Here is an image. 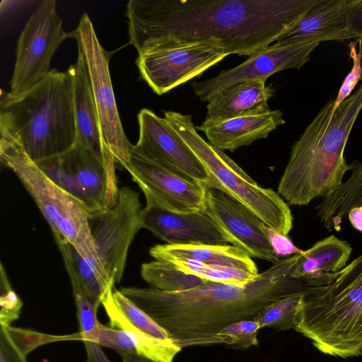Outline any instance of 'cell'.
<instances>
[{"label": "cell", "instance_id": "obj_1", "mask_svg": "<svg viewBox=\"0 0 362 362\" xmlns=\"http://www.w3.org/2000/svg\"><path fill=\"white\" fill-rule=\"evenodd\" d=\"M318 0H130L129 43L139 52L160 40L221 41L229 54L250 56L293 28Z\"/></svg>", "mask_w": 362, "mask_h": 362}, {"label": "cell", "instance_id": "obj_2", "mask_svg": "<svg viewBox=\"0 0 362 362\" xmlns=\"http://www.w3.org/2000/svg\"><path fill=\"white\" fill-rule=\"evenodd\" d=\"M295 255L280 259L245 284L206 281L177 293L151 287L119 291L148 314L181 349L214 344L226 326L254 320L267 305L293 295L308 293L317 284L293 276Z\"/></svg>", "mask_w": 362, "mask_h": 362}, {"label": "cell", "instance_id": "obj_3", "mask_svg": "<svg viewBox=\"0 0 362 362\" xmlns=\"http://www.w3.org/2000/svg\"><path fill=\"white\" fill-rule=\"evenodd\" d=\"M329 100L308 125L291 148L277 192L291 205L305 206L325 198L344 182L350 165L345 147L362 110V83L334 112Z\"/></svg>", "mask_w": 362, "mask_h": 362}, {"label": "cell", "instance_id": "obj_4", "mask_svg": "<svg viewBox=\"0 0 362 362\" xmlns=\"http://www.w3.org/2000/svg\"><path fill=\"white\" fill-rule=\"evenodd\" d=\"M0 132L16 139L35 163L59 156L77 141L73 83L68 71L51 69L27 91H1Z\"/></svg>", "mask_w": 362, "mask_h": 362}, {"label": "cell", "instance_id": "obj_5", "mask_svg": "<svg viewBox=\"0 0 362 362\" xmlns=\"http://www.w3.org/2000/svg\"><path fill=\"white\" fill-rule=\"evenodd\" d=\"M294 329L320 352L342 358L362 354V256L346 265L330 284L305 295Z\"/></svg>", "mask_w": 362, "mask_h": 362}, {"label": "cell", "instance_id": "obj_6", "mask_svg": "<svg viewBox=\"0 0 362 362\" xmlns=\"http://www.w3.org/2000/svg\"><path fill=\"white\" fill-rule=\"evenodd\" d=\"M0 132L1 163L13 172L29 192L52 233L62 235L89 263L105 291L115 287L98 259L90 219L84 206L53 181L16 139Z\"/></svg>", "mask_w": 362, "mask_h": 362}, {"label": "cell", "instance_id": "obj_7", "mask_svg": "<svg viewBox=\"0 0 362 362\" xmlns=\"http://www.w3.org/2000/svg\"><path fill=\"white\" fill-rule=\"evenodd\" d=\"M163 118L202 163L211 185L241 202L270 228L284 235L289 233L293 215L278 192L260 187L223 151L206 141L198 134L191 115L166 111Z\"/></svg>", "mask_w": 362, "mask_h": 362}, {"label": "cell", "instance_id": "obj_8", "mask_svg": "<svg viewBox=\"0 0 362 362\" xmlns=\"http://www.w3.org/2000/svg\"><path fill=\"white\" fill-rule=\"evenodd\" d=\"M226 56L216 39L186 42L165 38L144 45L136 64L141 78L160 95L202 75Z\"/></svg>", "mask_w": 362, "mask_h": 362}, {"label": "cell", "instance_id": "obj_9", "mask_svg": "<svg viewBox=\"0 0 362 362\" xmlns=\"http://www.w3.org/2000/svg\"><path fill=\"white\" fill-rule=\"evenodd\" d=\"M69 37L76 40L82 55L104 143L115 163L122 166L129 160L133 144L122 127L112 85L109 62L113 52L103 47L86 13L77 28L69 33Z\"/></svg>", "mask_w": 362, "mask_h": 362}, {"label": "cell", "instance_id": "obj_10", "mask_svg": "<svg viewBox=\"0 0 362 362\" xmlns=\"http://www.w3.org/2000/svg\"><path fill=\"white\" fill-rule=\"evenodd\" d=\"M58 185L76 198L90 219H95L117 202L115 168H108L81 144L65 153L36 163Z\"/></svg>", "mask_w": 362, "mask_h": 362}, {"label": "cell", "instance_id": "obj_11", "mask_svg": "<svg viewBox=\"0 0 362 362\" xmlns=\"http://www.w3.org/2000/svg\"><path fill=\"white\" fill-rule=\"evenodd\" d=\"M67 37L69 33L63 29L57 1H41L18 39L8 93H23L42 81L51 71L49 66L54 52Z\"/></svg>", "mask_w": 362, "mask_h": 362}, {"label": "cell", "instance_id": "obj_12", "mask_svg": "<svg viewBox=\"0 0 362 362\" xmlns=\"http://www.w3.org/2000/svg\"><path fill=\"white\" fill-rule=\"evenodd\" d=\"M143 210L139 193L123 187L115 204L91 228L100 263L114 284L121 281L130 245L143 228Z\"/></svg>", "mask_w": 362, "mask_h": 362}, {"label": "cell", "instance_id": "obj_13", "mask_svg": "<svg viewBox=\"0 0 362 362\" xmlns=\"http://www.w3.org/2000/svg\"><path fill=\"white\" fill-rule=\"evenodd\" d=\"M202 211L213 221L231 245L255 258L273 263L280 259L272 250L264 221L225 191L206 185Z\"/></svg>", "mask_w": 362, "mask_h": 362}, {"label": "cell", "instance_id": "obj_14", "mask_svg": "<svg viewBox=\"0 0 362 362\" xmlns=\"http://www.w3.org/2000/svg\"><path fill=\"white\" fill-rule=\"evenodd\" d=\"M137 119L139 139L133 152L190 180L211 184L202 163L164 118L144 108Z\"/></svg>", "mask_w": 362, "mask_h": 362}, {"label": "cell", "instance_id": "obj_15", "mask_svg": "<svg viewBox=\"0 0 362 362\" xmlns=\"http://www.w3.org/2000/svg\"><path fill=\"white\" fill-rule=\"evenodd\" d=\"M122 167L141 189L146 202L173 212L203 211L206 185L157 165L132 151L129 160Z\"/></svg>", "mask_w": 362, "mask_h": 362}, {"label": "cell", "instance_id": "obj_16", "mask_svg": "<svg viewBox=\"0 0 362 362\" xmlns=\"http://www.w3.org/2000/svg\"><path fill=\"white\" fill-rule=\"evenodd\" d=\"M318 42L279 44L262 49L250 54L238 66L222 71L211 78L192 83L197 96L208 101L213 95L232 85L252 80H263L274 73L287 69H300L310 58Z\"/></svg>", "mask_w": 362, "mask_h": 362}, {"label": "cell", "instance_id": "obj_17", "mask_svg": "<svg viewBox=\"0 0 362 362\" xmlns=\"http://www.w3.org/2000/svg\"><path fill=\"white\" fill-rule=\"evenodd\" d=\"M101 305L110 327L127 331L134 337L138 356L151 362H165L169 358L172 342L167 332L119 290L110 289Z\"/></svg>", "mask_w": 362, "mask_h": 362}, {"label": "cell", "instance_id": "obj_18", "mask_svg": "<svg viewBox=\"0 0 362 362\" xmlns=\"http://www.w3.org/2000/svg\"><path fill=\"white\" fill-rule=\"evenodd\" d=\"M143 228L170 245H223L226 238L203 211L173 212L146 202Z\"/></svg>", "mask_w": 362, "mask_h": 362}, {"label": "cell", "instance_id": "obj_19", "mask_svg": "<svg viewBox=\"0 0 362 362\" xmlns=\"http://www.w3.org/2000/svg\"><path fill=\"white\" fill-rule=\"evenodd\" d=\"M356 0H318L302 19L276 41L279 44L349 39L352 8Z\"/></svg>", "mask_w": 362, "mask_h": 362}, {"label": "cell", "instance_id": "obj_20", "mask_svg": "<svg viewBox=\"0 0 362 362\" xmlns=\"http://www.w3.org/2000/svg\"><path fill=\"white\" fill-rule=\"evenodd\" d=\"M73 83V100L77 142L87 148L108 168H115V158L105 146L100 132L98 112L91 95L82 55L67 69Z\"/></svg>", "mask_w": 362, "mask_h": 362}, {"label": "cell", "instance_id": "obj_21", "mask_svg": "<svg viewBox=\"0 0 362 362\" xmlns=\"http://www.w3.org/2000/svg\"><path fill=\"white\" fill-rule=\"evenodd\" d=\"M284 123L282 112L276 110L222 121L206 118L195 128L203 132L214 147L221 151H234L239 147L250 146L257 139L267 137L271 132Z\"/></svg>", "mask_w": 362, "mask_h": 362}, {"label": "cell", "instance_id": "obj_22", "mask_svg": "<svg viewBox=\"0 0 362 362\" xmlns=\"http://www.w3.org/2000/svg\"><path fill=\"white\" fill-rule=\"evenodd\" d=\"M265 81L252 80L228 86L213 95L207 104L206 118L222 121L271 111L268 100L275 90Z\"/></svg>", "mask_w": 362, "mask_h": 362}, {"label": "cell", "instance_id": "obj_23", "mask_svg": "<svg viewBox=\"0 0 362 362\" xmlns=\"http://www.w3.org/2000/svg\"><path fill=\"white\" fill-rule=\"evenodd\" d=\"M156 260L185 259L208 265L243 269L258 274V269L248 253L229 245H170L158 244L149 249Z\"/></svg>", "mask_w": 362, "mask_h": 362}, {"label": "cell", "instance_id": "obj_24", "mask_svg": "<svg viewBox=\"0 0 362 362\" xmlns=\"http://www.w3.org/2000/svg\"><path fill=\"white\" fill-rule=\"evenodd\" d=\"M349 165V178L315 208L317 217L329 231H339L344 216L362 205V162L354 160Z\"/></svg>", "mask_w": 362, "mask_h": 362}, {"label": "cell", "instance_id": "obj_25", "mask_svg": "<svg viewBox=\"0 0 362 362\" xmlns=\"http://www.w3.org/2000/svg\"><path fill=\"white\" fill-rule=\"evenodd\" d=\"M141 275L149 287L169 293L189 291L206 281L178 269L169 262L156 259L142 264Z\"/></svg>", "mask_w": 362, "mask_h": 362}, {"label": "cell", "instance_id": "obj_26", "mask_svg": "<svg viewBox=\"0 0 362 362\" xmlns=\"http://www.w3.org/2000/svg\"><path fill=\"white\" fill-rule=\"evenodd\" d=\"M52 233L65 267L72 270L87 296L100 306L104 296L110 290L104 289L89 263L62 235Z\"/></svg>", "mask_w": 362, "mask_h": 362}, {"label": "cell", "instance_id": "obj_27", "mask_svg": "<svg viewBox=\"0 0 362 362\" xmlns=\"http://www.w3.org/2000/svg\"><path fill=\"white\" fill-rule=\"evenodd\" d=\"M48 343L45 334L13 327H0V362H27V355Z\"/></svg>", "mask_w": 362, "mask_h": 362}, {"label": "cell", "instance_id": "obj_28", "mask_svg": "<svg viewBox=\"0 0 362 362\" xmlns=\"http://www.w3.org/2000/svg\"><path fill=\"white\" fill-rule=\"evenodd\" d=\"M163 262L172 264L187 274L216 283L245 284L259 274L233 267L208 265L185 259H170Z\"/></svg>", "mask_w": 362, "mask_h": 362}, {"label": "cell", "instance_id": "obj_29", "mask_svg": "<svg viewBox=\"0 0 362 362\" xmlns=\"http://www.w3.org/2000/svg\"><path fill=\"white\" fill-rule=\"evenodd\" d=\"M308 293L293 295L278 300L262 308L254 320L259 324L260 329L266 327L278 330L294 329V318L298 307L302 298Z\"/></svg>", "mask_w": 362, "mask_h": 362}, {"label": "cell", "instance_id": "obj_30", "mask_svg": "<svg viewBox=\"0 0 362 362\" xmlns=\"http://www.w3.org/2000/svg\"><path fill=\"white\" fill-rule=\"evenodd\" d=\"M259 324L254 320L232 323L216 334L214 344H223L235 349H245L258 344Z\"/></svg>", "mask_w": 362, "mask_h": 362}, {"label": "cell", "instance_id": "obj_31", "mask_svg": "<svg viewBox=\"0 0 362 362\" xmlns=\"http://www.w3.org/2000/svg\"><path fill=\"white\" fill-rule=\"evenodd\" d=\"M0 325L11 326L20 315L23 303L12 288L2 262L0 266Z\"/></svg>", "mask_w": 362, "mask_h": 362}, {"label": "cell", "instance_id": "obj_32", "mask_svg": "<svg viewBox=\"0 0 362 362\" xmlns=\"http://www.w3.org/2000/svg\"><path fill=\"white\" fill-rule=\"evenodd\" d=\"M349 56L353 61V66L345 77L337 95L334 98V112L344 100L350 96L351 93L362 78V40L357 39L356 41H351L349 44Z\"/></svg>", "mask_w": 362, "mask_h": 362}, {"label": "cell", "instance_id": "obj_33", "mask_svg": "<svg viewBox=\"0 0 362 362\" xmlns=\"http://www.w3.org/2000/svg\"><path fill=\"white\" fill-rule=\"evenodd\" d=\"M266 231L272 250L279 258H285L303 252L304 250L297 247L287 235H281L267 226Z\"/></svg>", "mask_w": 362, "mask_h": 362}, {"label": "cell", "instance_id": "obj_34", "mask_svg": "<svg viewBox=\"0 0 362 362\" xmlns=\"http://www.w3.org/2000/svg\"><path fill=\"white\" fill-rule=\"evenodd\" d=\"M349 39L362 40V0H356L350 16Z\"/></svg>", "mask_w": 362, "mask_h": 362}, {"label": "cell", "instance_id": "obj_35", "mask_svg": "<svg viewBox=\"0 0 362 362\" xmlns=\"http://www.w3.org/2000/svg\"><path fill=\"white\" fill-rule=\"evenodd\" d=\"M86 352V362H110L99 344L89 341H83Z\"/></svg>", "mask_w": 362, "mask_h": 362}, {"label": "cell", "instance_id": "obj_36", "mask_svg": "<svg viewBox=\"0 0 362 362\" xmlns=\"http://www.w3.org/2000/svg\"><path fill=\"white\" fill-rule=\"evenodd\" d=\"M348 217L351 226L356 230L362 232V205L350 209Z\"/></svg>", "mask_w": 362, "mask_h": 362}, {"label": "cell", "instance_id": "obj_37", "mask_svg": "<svg viewBox=\"0 0 362 362\" xmlns=\"http://www.w3.org/2000/svg\"><path fill=\"white\" fill-rule=\"evenodd\" d=\"M121 357L123 362H151L144 357L134 354H124Z\"/></svg>", "mask_w": 362, "mask_h": 362}]
</instances>
